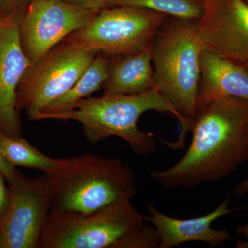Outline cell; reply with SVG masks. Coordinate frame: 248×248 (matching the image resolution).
Masks as SVG:
<instances>
[{
	"mask_svg": "<svg viewBox=\"0 0 248 248\" xmlns=\"http://www.w3.org/2000/svg\"><path fill=\"white\" fill-rule=\"evenodd\" d=\"M185 155L172 167L151 172L166 188H195L222 180L248 161V101L222 97L197 111Z\"/></svg>",
	"mask_w": 248,
	"mask_h": 248,
	"instance_id": "1",
	"label": "cell"
},
{
	"mask_svg": "<svg viewBox=\"0 0 248 248\" xmlns=\"http://www.w3.org/2000/svg\"><path fill=\"white\" fill-rule=\"evenodd\" d=\"M199 21L169 16L151 45L154 88L172 105L181 124L176 148L183 146L197 114L203 46Z\"/></svg>",
	"mask_w": 248,
	"mask_h": 248,
	"instance_id": "2",
	"label": "cell"
},
{
	"mask_svg": "<svg viewBox=\"0 0 248 248\" xmlns=\"http://www.w3.org/2000/svg\"><path fill=\"white\" fill-rule=\"evenodd\" d=\"M47 176L50 211L92 213L109 204L131 201L138 193L133 170L117 158L91 153L67 156L61 169Z\"/></svg>",
	"mask_w": 248,
	"mask_h": 248,
	"instance_id": "3",
	"label": "cell"
},
{
	"mask_svg": "<svg viewBox=\"0 0 248 248\" xmlns=\"http://www.w3.org/2000/svg\"><path fill=\"white\" fill-rule=\"evenodd\" d=\"M170 112L177 117L174 108L156 89L134 95L89 97L76 103L69 110L40 115L37 120H72L81 124L85 138L96 143L110 137H118L128 143L134 153L148 156L156 151L151 133L138 128L140 117L148 111Z\"/></svg>",
	"mask_w": 248,
	"mask_h": 248,
	"instance_id": "4",
	"label": "cell"
},
{
	"mask_svg": "<svg viewBox=\"0 0 248 248\" xmlns=\"http://www.w3.org/2000/svg\"><path fill=\"white\" fill-rule=\"evenodd\" d=\"M145 221L130 201L109 204L90 214L50 211L38 248H113Z\"/></svg>",
	"mask_w": 248,
	"mask_h": 248,
	"instance_id": "5",
	"label": "cell"
},
{
	"mask_svg": "<svg viewBox=\"0 0 248 248\" xmlns=\"http://www.w3.org/2000/svg\"><path fill=\"white\" fill-rule=\"evenodd\" d=\"M168 17L143 8L112 6L103 9L87 26L65 39L108 56L138 53L151 46Z\"/></svg>",
	"mask_w": 248,
	"mask_h": 248,
	"instance_id": "6",
	"label": "cell"
},
{
	"mask_svg": "<svg viewBox=\"0 0 248 248\" xmlns=\"http://www.w3.org/2000/svg\"><path fill=\"white\" fill-rule=\"evenodd\" d=\"M97 53L62 40L28 68L18 86V110L36 121L50 103L71 89Z\"/></svg>",
	"mask_w": 248,
	"mask_h": 248,
	"instance_id": "7",
	"label": "cell"
},
{
	"mask_svg": "<svg viewBox=\"0 0 248 248\" xmlns=\"http://www.w3.org/2000/svg\"><path fill=\"white\" fill-rule=\"evenodd\" d=\"M9 204L0 221L4 248H38L51 208L48 176L23 177L8 183Z\"/></svg>",
	"mask_w": 248,
	"mask_h": 248,
	"instance_id": "8",
	"label": "cell"
},
{
	"mask_svg": "<svg viewBox=\"0 0 248 248\" xmlns=\"http://www.w3.org/2000/svg\"><path fill=\"white\" fill-rule=\"evenodd\" d=\"M97 14L62 0H31L19 22L21 45L31 64Z\"/></svg>",
	"mask_w": 248,
	"mask_h": 248,
	"instance_id": "9",
	"label": "cell"
},
{
	"mask_svg": "<svg viewBox=\"0 0 248 248\" xmlns=\"http://www.w3.org/2000/svg\"><path fill=\"white\" fill-rule=\"evenodd\" d=\"M198 31L204 50L241 64L248 62V5L242 0H204Z\"/></svg>",
	"mask_w": 248,
	"mask_h": 248,
	"instance_id": "10",
	"label": "cell"
},
{
	"mask_svg": "<svg viewBox=\"0 0 248 248\" xmlns=\"http://www.w3.org/2000/svg\"><path fill=\"white\" fill-rule=\"evenodd\" d=\"M18 19L0 29V132L12 138L20 137L18 115V86L31 62L21 45Z\"/></svg>",
	"mask_w": 248,
	"mask_h": 248,
	"instance_id": "11",
	"label": "cell"
},
{
	"mask_svg": "<svg viewBox=\"0 0 248 248\" xmlns=\"http://www.w3.org/2000/svg\"><path fill=\"white\" fill-rule=\"evenodd\" d=\"M231 195H226L224 200L215 210L203 216L181 219L168 216L160 212L151 202L147 203L150 216L144 217L145 221L155 227L159 237L158 248L178 247L190 241H200L210 247L223 246L232 238L228 230L214 229V221L229 214L244 210L245 207L230 209Z\"/></svg>",
	"mask_w": 248,
	"mask_h": 248,
	"instance_id": "12",
	"label": "cell"
},
{
	"mask_svg": "<svg viewBox=\"0 0 248 248\" xmlns=\"http://www.w3.org/2000/svg\"><path fill=\"white\" fill-rule=\"evenodd\" d=\"M200 66L197 111L215 99L226 96L248 101V69L244 65L219 58L203 49Z\"/></svg>",
	"mask_w": 248,
	"mask_h": 248,
	"instance_id": "13",
	"label": "cell"
},
{
	"mask_svg": "<svg viewBox=\"0 0 248 248\" xmlns=\"http://www.w3.org/2000/svg\"><path fill=\"white\" fill-rule=\"evenodd\" d=\"M109 57L102 95H134L154 89L151 46L138 53Z\"/></svg>",
	"mask_w": 248,
	"mask_h": 248,
	"instance_id": "14",
	"label": "cell"
},
{
	"mask_svg": "<svg viewBox=\"0 0 248 248\" xmlns=\"http://www.w3.org/2000/svg\"><path fill=\"white\" fill-rule=\"evenodd\" d=\"M109 60L110 57L98 53L71 89L50 103L39 115L58 113L69 110L81 99L89 97L93 93L102 89L108 76Z\"/></svg>",
	"mask_w": 248,
	"mask_h": 248,
	"instance_id": "15",
	"label": "cell"
},
{
	"mask_svg": "<svg viewBox=\"0 0 248 248\" xmlns=\"http://www.w3.org/2000/svg\"><path fill=\"white\" fill-rule=\"evenodd\" d=\"M0 148L5 158L14 166H22L53 174L63 165V158L49 157L21 138H12L0 132Z\"/></svg>",
	"mask_w": 248,
	"mask_h": 248,
	"instance_id": "16",
	"label": "cell"
},
{
	"mask_svg": "<svg viewBox=\"0 0 248 248\" xmlns=\"http://www.w3.org/2000/svg\"><path fill=\"white\" fill-rule=\"evenodd\" d=\"M117 6L143 8L170 17L200 21L203 14L204 0H112L110 7Z\"/></svg>",
	"mask_w": 248,
	"mask_h": 248,
	"instance_id": "17",
	"label": "cell"
},
{
	"mask_svg": "<svg viewBox=\"0 0 248 248\" xmlns=\"http://www.w3.org/2000/svg\"><path fill=\"white\" fill-rule=\"evenodd\" d=\"M159 237L153 225L144 223L136 229L124 235L113 248H158Z\"/></svg>",
	"mask_w": 248,
	"mask_h": 248,
	"instance_id": "18",
	"label": "cell"
},
{
	"mask_svg": "<svg viewBox=\"0 0 248 248\" xmlns=\"http://www.w3.org/2000/svg\"><path fill=\"white\" fill-rule=\"evenodd\" d=\"M31 0H0V11L6 17L20 21Z\"/></svg>",
	"mask_w": 248,
	"mask_h": 248,
	"instance_id": "19",
	"label": "cell"
},
{
	"mask_svg": "<svg viewBox=\"0 0 248 248\" xmlns=\"http://www.w3.org/2000/svg\"><path fill=\"white\" fill-rule=\"evenodd\" d=\"M62 1L80 9L99 13L103 9L110 7L112 0H62Z\"/></svg>",
	"mask_w": 248,
	"mask_h": 248,
	"instance_id": "20",
	"label": "cell"
},
{
	"mask_svg": "<svg viewBox=\"0 0 248 248\" xmlns=\"http://www.w3.org/2000/svg\"><path fill=\"white\" fill-rule=\"evenodd\" d=\"M0 172L6 179L8 183L12 182L22 175L20 172L16 169V166L9 163L5 158L1 148H0Z\"/></svg>",
	"mask_w": 248,
	"mask_h": 248,
	"instance_id": "21",
	"label": "cell"
},
{
	"mask_svg": "<svg viewBox=\"0 0 248 248\" xmlns=\"http://www.w3.org/2000/svg\"><path fill=\"white\" fill-rule=\"evenodd\" d=\"M248 192V177L246 180L240 183L234 189V194L236 197H242ZM236 234L237 236H242L245 239H248V223L241 225L236 228Z\"/></svg>",
	"mask_w": 248,
	"mask_h": 248,
	"instance_id": "22",
	"label": "cell"
},
{
	"mask_svg": "<svg viewBox=\"0 0 248 248\" xmlns=\"http://www.w3.org/2000/svg\"><path fill=\"white\" fill-rule=\"evenodd\" d=\"M6 181L0 172V221L6 214L9 204V190L5 184Z\"/></svg>",
	"mask_w": 248,
	"mask_h": 248,
	"instance_id": "23",
	"label": "cell"
},
{
	"mask_svg": "<svg viewBox=\"0 0 248 248\" xmlns=\"http://www.w3.org/2000/svg\"><path fill=\"white\" fill-rule=\"evenodd\" d=\"M12 19H11V18L6 17L4 14H3L0 11V29L5 27V26L7 25Z\"/></svg>",
	"mask_w": 248,
	"mask_h": 248,
	"instance_id": "24",
	"label": "cell"
},
{
	"mask_svg": "<svg viewBox=\"0 0 248 248\" xmlns=\"http://www.w3.org/2000/svg\"><path fill=\"white\" fill-rule=\"evenodd\" d=\"M236 248H248V240L247 241H243L239 240L236 243Z\"/></svg>",
	"mask_w": 248,
	"mask_h": 248,
	"instance_id": "25",
	"label": "cell"
},
{
	"mask_svg": "<svg viewBox=\"0 0 248 248\" xmlns=\"http://www.w3.org/2000/svg\"><path fill=\"white\" fill-rule=\"evenodd\" d=\"M0 248H4V240H3L1 231H0Z\"/></svg>",
	"mask_w": 248,
	"mask_h": 248,
	"instance_id": "26",
	"label": "cell"
},
{
	"mask_svg": "<svg viewBox=\"0 0 248 248\" xmlns=\"http://www.w3.org/2000/svg\"><path fill=\"white\" fill-rule=\"evenodd\" d=\"M243 65H244L245 67H246L248 69V62H247V63H243Z\"/></svg>",
	"mask_w": 248,
	"mask_h": 248,
	"instance_id": "27",
	"label": "cell"
},
{
	"mask_svg": "<svg viewBox=\"0 0 248 248\" xmlns=\"http://www.w3.org/2000/svg\"><path fill=\"white\" fill-rule=\"evenodd\" d=\"M242 1L246 3V4L248 5V0H242Z\"/></svg>",
	"mask_w": 248,
	"mask_h": 248,
	"instance_id": "28",
	"label": "cell"
}]
</instances>
